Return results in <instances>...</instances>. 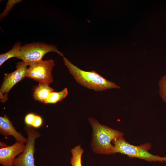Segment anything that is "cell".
Returning a JSON list of instances; mask_svg holds the SVG:
<instances>
[{
  "instance_id": "277c9868",
  "label": "cell",
  "mask_w": 166,
  "mask_h": 166,
  "mask_svg": "<svg viewBox=\"0 0 166 166\" xmlns=\"http://www.w3.org/2000/svg\"><path fill=\"white\" fill-rule=\"evenodd\" d=\"M51 52H56L62 57L63 56L53 45L35 42L22 46L17 58L22 60L28 66H30L42 61L43 56Z\"/></svg>"
},
{
  "instance_id": "8fae6325",
  "label": "cell",
  "mask_w": 166,
  "mask_h": 166,
  "mask_svg": "<svg viewBox=\"0 0 166 166\" xmlns=\"http://www.w3.org/2000/svg\"><path fill=\"white\" fill-rule=\"evenodd\" d=\"M68 94V89H64L61 91L51 93L45 101V104H54L63 100Z\"/></svg>"
},
{
  "instance_id": "ba28073f",
  "label": "cell",
  "mask_w": 166,
  "mask_h": 166,
  "mask_svg": "<svg viewBox=\"0 0 166 166\" xmlns=\"http://www.w3.org/2000/svg\"><path fill=\"white\" fill-rule=\"evenodd\" d=\"M24 143L16 142L13 144L0 149V163L3 166H13L15 157L24 151Z\"/></svg>"
},
{
  "instance_id": "7a4b0ae2",
  "label": "cell",
  "mask_w": 166,
  "mask_h": 166,
  "mask_svg": "<svg viewBox=\"0 0 166 166\" xmlns=\"http://www.w3.org/2000/svg\"><path fill=\"white\" fill-rule=\"evenodd\" d=\"M65 65L77 82L88 89L96 91H102L111 89H120L118 85L109 81L93 70L86 71L74 65L64 56Z\"/></svg>"
},
{
  "instance_id": "9c48e42d",
  "label": "cell",
  "mask_w": 166,
  "mask_h": 166,
  "mask_svg": "<svg viewBox=\"0 0 166 166\" xmlns=\"http://www.w3.org/2000/svg\"><path fill=\"white\" fill-rule=\"evenodd\" d=\"M0 133L2 135L13 136L16 142L23 143L27 142V139L17 131L6 115L0 117Z\"/></svg>"
},
{
  "instance_id": "7c38bea8",
  "label": "cell",
  "mask_w": 166,
  "mask_h": 166,
  "mask_svg": "<svg viewBox=\"0 0 166 166\" xmlns=\"http://www.w3.org/2000/svg\"><path fill=\"white\" fill-rule=\"evenodd\" d=\"M22 45L20 42L16 43L12 48L8 52L0 55V66L5 61L13 57L17 58Z\"/></svg>"
},
{
  "instance_id": "6da1fadb",
  "label": "cell",
  "mask_w": 166,
  "mask_h": 166,
  "mask_svg": "<svg viewBox=\"0 0 166 166\" xmlns=\"http://www.w3.org/2000/svg\"><path fill=\"white\" fill-rule=\"evenodd\" d=\"M88 120L92 128L91 146L93 152L106 155L115 153L114 145L111 143L113 140L123 138L124 133L101 124L94 118L89 117Z\"/></svg>"
},
{
  "instance_id": "9a60e30c",
  "label": "cell",
  "mask_w": 166,
  "mask_h": 166,
  "mask_svg": "<svg viewBox=\"0 0 166 166\" xmlns=\"http://www.w3.org/2000/svg\"><path fill=\"white\" fill-rule=\"evenodd\" d=\"M21 1L19 0H9L6 4V6L3 12L0 14V19L6 16L13 8L14 5Z\"/></svg>"
},
{
  "instance_id": "2e32d148",
  "label": "cell",
  "mask_w": 166,
  "mask_h": 166,
  "mask_svg": "<svg viewBox=\"0 0 166 166\" xmlns=\"http://www.w3.org/2000/svg\"><path fill=\"white\" fill-rule=\"evenodd\" d=\"M36 114L30 113L27 114L24 118V121L26 125L32 126Z\"/></svg>"
},
{
  "instance_id": "52a82bcc",
  "label": "cell",
  "mask_w": 166,
  "mask_h": 166,
  "mask_svg": "<svg viewBox=\"0 0 166 166\" xmlns=\"http://www.w3.org/2000/svg\"><path fill=\"white\" fill-rule=\"evenodd\" d=\"M28 65L22 61L18 62L16 69L14 72L6 74L0 89V101L5 103L8 99L10 91L17 83L26 77Z\"/></svg>"
},
{
  "instance_id": "5bb4252c",
  "label": "cell",
  "mask_w": 166,
  "mask_h": 166,
  "mask_svg": "<svg viewBox=\"0 0 166 166\" xmlns=\"http://www.w3.org/2000/svg\"><path fill=\"white\" fill-rule=\"evenodd\" d=\"M159 86L160 95L166 103V74L163 76L159 81Z\"/></svg>"
},
{
  "instance_id": "30bf717a",
  "label": "cell",
  "mask_w": 166,
  "mask_h": 166,
  "mask_svg": "<svg viewBox=\"0 0 166 166\" xmlns=\"http://www.w3.org/2000/svg\"><path fill=\"white\" fill-rule=\"evenodd\" d=\"M49 85L46 83H39L33 88V96L34 100L44 103L49 94L54 90Z\"/></svg>"
},
{
  "instance_id": "4fadbf2b",
  "label": "cell",
  "mask_w": 166,
  "mask_h": 166,
  "mask_svg": "<svg viewBox=\"0 0 166 166\" xmlns=\"http://www.w3.org/2000/svg\"><path fill=\"white\" fill-rule=\"evenodd\" d=\"M84 150L81 145L77 146L71 151L72 157H71L70 163L71 166H82L81 157Z\"/></svg>"
},
{
  "instance_id": "3957f363",
  "label": "cell",
  "mask_w": 166,
  "mask_h": 166,
  "mask_svg": "<svg viewBox=\"0 0 166 166\" xmlns=\"http://www.w3.org/2000/svg\"><path fill=\"white\" fill-rule=\"evenodd\" d=\"M112 143L114 144L115 153H120L130 157L137 158L149 162L159 161L166 163V157L154 155L148 151L151 147L150 143L135 146L126 141L123 138L113 140Z\"/></svg>"
},
{
  "instance_id": "e0dca14e",
  "label": "cell",
  "mask_w": 166,
  "mask_h": 166,
  "mask_svg": "<svg viewBox=\"0 0 166 166\" xmlns=\"http://www.w3.org/2000/svg\"><path fill=\"white\" fill-rule=\"evenodd\" d=\"M43 124V119L40 116L36 115L32 125L34 128H38L40 127Z\"/></svg>"
},
{
  "instance_id": "5b68a950",
  "label": "cell",
  "mask_w": 166,
  "mask_h": 166,
  "mask_svg": "<svg viewBox=\"0 0 166 166\" xmlns=\"http://www.w3.org/2000/svg\"><path fill=\"white\" fill-rule=\"evenodd\" d=\"M24 129L28 136L26 144L23 152L14 160L13 166H36L34 156L35 140L40 134L32 126L26 125Z\"/></svg>"
},
{
  "instance_id": "8992f818",
  "label": "cell",
  "mask_w": 166,
  "mask_h": 166,
  "mask_svg": "<svg viewBox=\"0 0 166 166\" xmlns=\"http://www.w3.org/2000/svg\"><path fill=\"white\" fill-rule=\"evenodd\" d=\"M55 62L52 59L42 60L29 66L26 77L39 83L49 84L53 82L52 70Z\"/></svg>"
}]
</instances>
